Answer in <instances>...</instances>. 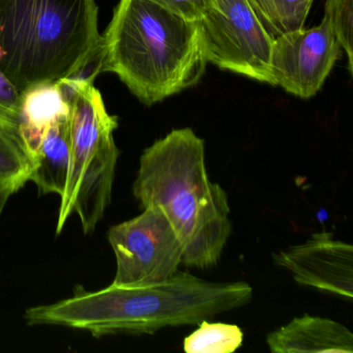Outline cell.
Listing matches in <instances>:
<instances>
[{
	"instance_id": "1",
	"label": "cell",
	"mask_w": 353,
	"mask_h": 353,
	"mask_svg": "<svg viewBox=\"0 0 353 353\" xmlns=\"http://www.w3.org/2000/svg\"><path fill=\"white\" fill-rule=\"evenodd\" d=\"M253 288L243 281L208 282L177 270L158 284L125 287L112 284L96 292L26 311L30 325L54 324L107 334H154L167 326L196 325L247 305Z\"/></svg>"
},
{
	"instance_id": "2",
	"label": "cell",
	"mask_w": 353,
	"mask_h": 353,
	"mask_svg": "<svg viewBox=\"0 0 353 353\" xmlns=\"http://www.w3.org/2000/svg\"><path fill=\"white\" fill-rule=\"evenodd\" d=\"M133 194L142 208L158 206L179 235L185 266L220 261L232 231L228 196L210 181L205 142L190 128L171 131L140 158Z\"/></svg>"
},
{
	"instance_id": "3",
	"label": "cell",
	"mask_w": 353,
	"mask_h": 353,
	"mask_svg": "<svg viewBox=\"0 0 353 353\" xmlns=\"http://www.w3.org/2000/svg\"><path fill=\"white\" fill-rule=\"evenodd\" d=\"M103 72L146 106L196 85L205 73L197 22L150 0H121L102 36Z\"/></svg>"
},
{
	"instance_id": "4",
	"label": "cell",
	"mask_w": 353,
	"mask_h": 353,
	"mask_svg": "<svg viewBox=\"0 0 353 353\" xmlns=\"http://www.w3.org/2000/svg\"><path fill=\"white\" fill-rule=\"evenodd\" d=\"M101 42L94 0H0V71L21 94L71 77Z\"/></svg>"
},
{
	"instance_id": "5",
	"label": "cell",
	"mask_w": 353,
	"mask_h": 353,
	"mask_svg": "<svg viewBox=\"0 0 353 353\" xmlns=\"http://www.w3.org/2000/svg\"><path fill=\"white\" fill-rule=\"evenodd\" d=\"M57 83L69 110L71 136V164L57 234L73 212L79 216L84 233H90L110 204L119 154L113 132L119 121L107 112L94 82L63 78Z\"/></svg>"
},
{
	"instance_id": "6",
	"label": "cell",
	"mask_w": 353,
	"mask_h": 353,
	"mask_svg": "<svg viewBox=\"0 0 353 353\" xmlns=\"http://www.w3.org/2000/svg\"><path fill=\"white\" fill-rule=\"evenodd\" d=\"M197 23L208 63L272 85L270 59L274 38L249 0H214Z\"/></svg>"
},
{
	"instance_id": "7",
	"label": "cell",
	"mask_w": 353,
	"mask_h": 353,
	"mask_svg": "<svg viewBox=\"0 0 353 353\" xmlns=\"http://www.w3.org/2000/svg\"><path fill=\"white\" fill-rule=\"evenodd\" d=\"M108 241L117 258L112 283L117 286L165 282L183 262L179 235L158 206H148L136 218L111 227Z\"/></svg>"
},
{
	"instance_id": "8",
	"label": "cell",
	"mask_w": 353,
	"mask_h": 353,
	"mask_svg": "<svg viewBox=\"0 0 353 353\" xmlns=\"http://www.w3.org/2000/svg\"><path fill=\"white\" fill-rule=\"evenodd\" d=\"M342 54L330 20L274 38L270 59L272 85L301 99L315 96Z\"/></svg>"
},
{
	"instance_id": "9",
	"label": "cell",
	"mask_w": 353,
	"mask_h": 353,
	"mask_svg": "<svg viewBox=\"0 0 353 353\" xmlns=\"http://www.w3.org/2000/svg\"><path fill=\"white\" fill-rule=\"evenodd\" d=\"M272 258L297 284L352 299L353 248L332 233H314L305 243L280 250Z\"/></svg>"
},
{
	"instance_id": "10",
	"label": "cell",
	"mask_w": 353,
	"mask_h": 353,
	"mask_svg": "<svg viewBox=\"0 0 353 353\" xmlns=\"http://www.w3.org/2000/svg\"><path fill=\"white\" fill-rule=\"evenodd\" d=\"M272 353L353 352V334L340 322L303 315L266 338Z\"/></svg>"
},
{
	"instance_id": "11",
	"label": "cell",
	"mask_w": 353,
	"mask_h": 353,
	"mask_svg": "<svg viewBox=\"0 0 353 353\" xmlns=\"http://www.w3.org/2000/svg\"><path fill=\"white\" fill-rule=\"evenodd\" d=\"M34 167L30 181L41 195H65L71 164L69 112L57 117L47 127L34 154Z\"/></svg>"
},
{
	"instance_id": "12",
	"label": "cell",
	"mask_w": 353,
	"mask_h": 353,
	"mask_svg": "<svg viewBox=\"0 0 353 353\" xmlns=\"http://www.w3.org/2000/svg\"><path fill=\"white\" fill-rule=\"evenodd\" d=\"M69 112L57 82L38 84L22 94L19 128L34 158L47 127L59 115Z\"/></svg>"
},
{
	"instance_id": "13",
	"label": "cell",
	"mask_w": 353,
	"mask_h": 353,
	"mask_svg": "<svg viewBox=\"0 0 353 353\" xmlns=\"http://www.w3.org/2000/svg\"><path fill=\"white\" fill-rule=\"evenodd\" d=\"M34 167V158L19 125L0 121V185H9L18 191L30 181Z\"/></svg>"
},
{
	"instance_id": "14",
	"label": "cell",
	"mask_w": 353,
	"mask_h": 353,
	"mask_svg": "<svg viewBox=\"0 0 353 353\" xmlns=\"http://www.w3.org/2000/svg\"><path fill=\"white\" fill-rule=\"evenodd\" d=\"M313 1L314 0H249L256 15L272 38L303 28Z\"/></svg>"
},
{
	"instance_id": "15",
	"label": "cell",
	"mask_w": 353,
	"mask_h": 353,
	"mask_svg": "<svg viewBox=\"0 0 353 353\" xmlns=\"http://www.w3.org/2000/svg\"><path fill=\"white\" fill-rule=\"evenodd\" d=\"M199 327L183 341L188 353H232L241 348L243 334L234 324L210 323L203 320Z\"/></svg>"
},
{
	"instance_id": "16",
	"label": "cell",
	"mask_w": 353,
	"mask_h": 353,
	"mask_svg": "<svg viewBox=\"0 0 353 353\" xmlns=\"http://www.w3.org/2000/svg\"><path fill=\"white\" fill-rule=\"evenodd\" d=\"M352 0H326L325 14L332 32L347 57V69L353 73Z\"/></svg>"
},
{
	"instance_id": "17",
	"label": "cell",
	"mask_w": 353,
	"mask_h": 353,
	"mask_svg": "<svg viewBox=\"0 0 353 353\" xmlns=\"http://www.w3.org/2000/svg\"><path fill=\"white\" fill-rule=\"evenodd\" d=\"M22 113V94L0 71V121L19 125Z\"/></svg>"
},
{
	"instance_id": "18",
	"label": "cell",
	"mask_w": 353,
	"mask_h": 353,
	"mask_svg": "<svg viewBox=\"0 0 353 353\" xmlns=\"http://www.w3.org/2000/svg\"><path fill=\"white\" fill-rule=\"evenodd\" d=\"M168 11L189 20L197 22L202 19L212 7L214 0H150Z\"/></svg>"
},
{
	"instance_id": "19",
	"label": "cell",
	"mask_w": 353,
	"mask_h": 353,
	"mask_svg": "<svg viewBox=\"0 0 353 353\" xmlns=\"http://www.w3.org/2000/svg\"><path fill=\"white\" fill-rule=\"evenodd\" d=\"M16 192H17V190L14 189L13 187L0 185V218H1V214H3L6 204L9 201L10 197Z\"/></svg>"
}]
</instances>
